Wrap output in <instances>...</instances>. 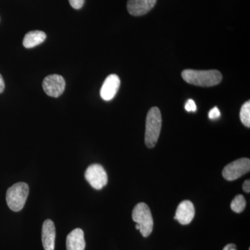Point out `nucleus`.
I'll return each instance as SVG.
<instances>
[{"mask_svg":"<svg viewBox=\"0 0 250 250\" xmlns=\"http://www.w3.org/2000/svg\"><path fill=\"white\" fill-rule=\"evenodd\" d=\"M240 118L242 123L247 126H250V102L248 101L245 103L241 107L240 112Z\"/></svg>","mask_w":250,"mask_h":250,"instance_id":"15","label":"nucleus"},{"mask_svg":"<svg viewBox=\"0 0 250 250\" xmlns=\"http://www.w3.org/2000/svg\"><path fill=\"white\" fill-rule=\"evenodd\" d=\"M156 0H128L127 10L134 16L147 14L155 6Z\"/></svg>","mask_w":250,"mask_h":250,"instance_id":"10","label":"nucleus"},{"mask_svg":"<svg viewBox=\"0 0 250 250\" xmlns=\"http://www.w3.org/2000/svg\"><path fill=\"white\" fill-rule=\"evenodd\" d=\"M220 115H221V113H220V110L215 106V107L212 108L208 113V118L210 120H217L220 118Z\"/></svg>","mask_w":250,"mask_h":250,"instance_id":"16","label":"nucleus"},{"mask_svg":"<svg viewBox=\"0 0 250 250\" xmlns=\"http://www.w3.org/2000/svg\"><path fill=\"white\" fill-rule=\"evenodd\" d=\"M250 170V160L248 158L238 159L225 166L223 169L224 178L233 181L248 173Z\"/></svg>","mask_w":250,"mask_h":250,"instance_id":"6","label":"nucleus"},{"mask_svg":"<svg viewBox=\"0 0 250 250\" xmlns=\"http://www.w3.org/2000/svg\"><path fill=\"white\" fill-rule=\"evenodd\" d=\"M45 33L41 31H29L23 39V45L25 48L30 49L39 45L45 41Z\"/></svg>","mask_w":250,"mask_h":250,"instance_id":"13","label":"nucleus"},{"mask_svg":"<svg viewBox=\"0 0 250 250\" xmlns=\"http://www.w3.org/2000/svg\"><path fill=\"white\" fill-rule=\"evenodd\" d=\"M243 188L245 192L249 193L250 192V181L249 179H248V180H246V182H244V184H243Z\"/></svg>","mask_w":250,"mask_h":250,"instance_id":"19","label":"nucleus"},{"mask_svg":"<svg viewBox=\"0 0 250 250\" xmlns=\"http://www.w3.org/2000/svg\"><path fill=\"white\" fill-rule=\"evenodd\" d=\"M223 250H237L236 246L234 244H228L224 248Z\"/></svg>","mask_w":250,"mask_h":250,"instance_id":"21","label":"nucleus"},{"mask_svg":"<svg viewBox=\"0 0 250 250\" xmlns=\"http://www.w3.org/2000/svg\"><path fill=\"white\" fill-rule=\"evenodd\" d=\"M42 88L45 93L49 96L58 98L62 95L65 90V80L61 75H49L44 79Z\"/></svg>","mask_w":250,"mask_h":250,"instance_id":"7","label":"nucleus"},{"mask_svg":"<svg viewBox=\"0 0 250 250\" xmlns=\"http://www.w3.org/2000/svg\"><path fill=\"white\" fill-rule=\"evenodd\" d=\"M246 207V200L242 195H238L234 197L231 203V208L236 213H241Z\"/></svg>","mask_w":250,"mask_h":250,"instance_id":"14","label":"nucleus"},{"mask_svg":"<svg viewBox=\"0 0 250 250\" xmlns=\"http://www.w3.org/2000/svg\"><path fill=\"white\" fill-rule=\"evenodd\" d=\"M133 220L139 226V231L143 237H148L152 232L154 221L151 210L146 204L139 203L134 207Z\"/></svg>","mask_w":250,"mask_h":250,"instance_id":"4","label":"nucleus"},{"mask_svg":"<svg viewBox=\"0 0 250 250\" xmlns=\"http://www.w3.org/2000/svg\"><path fill=\"white\" fill-rule=\"evenodd\" d=\"M185 109L188 112H195L197 111L196 104L192 100H188L186 104Z\"/></svg>","mask_w":250,"mask_h":250,"instance_id":"17","label":"nucleus"},{"mask_svg":"<svg viewBox=\"0 0 250 250\" xmlns=\"http://www.w3.org/2000/svg\"><path fill=\"white\" fill-rule=\"evenodd\" d=\"M121 85V80L115 74L108 75L100 90V96L105 101H110L116 96Z\"/></svg>","mask_w":250,"mask_h":250,"instance_id":"8","label":"nucleus"},{"mask_svg":"<svg viewBox=\"0 0 250 250\" xmlns=\"http://www.w3.org/2000/svg\"></svg>","mask_w":250,"mask_h":250,"instance_id":"22","label":"nucleus"},{"mask_svg":"<svg viewBox=\"0 0 250 250\" xmlns=\"http://www.w3.org/2000/svg\"><path fill=\"white\" fill-rule=\"evenodd\" d=\"M195 213L193 204L189 200H184L177 207L174 219L182 225H188L193 220Z\"/></svg>","mask_w":250,"mask_h":250,"instance_id":"9","label":"nucleus"},{"mask_svg":"<svg viewBox=\"0 0 250 250\" xmlns=\"http://www.w3.org/2000/svg\"><path fill=\"white\" fill-rule=\"evenodd\" d=\"M85 242L83 230L80 228L72 230L66 238L67 250H84Z\"/></svg>","mask_w":250,"mask_h":250,"instance_id":"12","label":"nucleus"},{"mask_svg":"<svg viewBox=\"0 0 250 250\" xmlns=\"http://www.w3.org/2000/svg\"><path fill=\"white\" fill-rule=\"evenodd\" d=\"M85 178L93 188L100 190L107 184L108 176L104 167L99 164H93L86 169Z\"/></svg>","mask_w":250,"mask_h":250,"instance_id":"5","label":"nucleus"},{"mask_svg":"<svg viewBox=\"0 0 250 250\" xmlns=\"http://www.w3.org/2000/svg\"><path fill=\"white\" fill-rule=\"evenodd\" d=\"M4 88L5 83L4 79H3L2 76H1V74H0V93H1L4 91Z\"/></svg>","mask_w":250,"mask_h":250,"instance_id":"20","label":"nucleus"},{"mask_svg":"<svg viewBox=\"0 0 250 250\" xmlns=\"http://www.w3.org/2000/svg\"><path fill=\"white\" fill-rule=\"evenodd\" d=\"M85 0H69L70 5L75 9H80L84 4Z\"/></svg>","mask_w":250,"mask_h":250,"instance_id":"18","label":"nucleus"},{"mask_svg":"<svg viewBox=\"0 0 250 250\" xmlns=\"http://www.w3.org/2000/svg\"><path fill=\"white\" fill-rule=\"evenodd\" d=\"M29 187L24 182L15 184L8 189L6 192V203L13 211H20L22 209L28 195H29Z\"/></svg>","mask_w":250,"mask_h":250,"instance_id":"3","label":"nucleus"},{"mask_svg":"<svg viewBox=\"0 0 250 250\" xmlns=\"http://www.w3.org/2000/svg\"><path fill=\"white\" fill-rule=\"evenodd\" d=\"M56 229L53 222L46 220L42 225V242L45 250H54L55 248Z\"/></svg>","mask_w":250,"mask_h":250,"instance_id":"11","label":"nucleus"},{"mask_svg":"<svg viewBox=\"0 0 250 250\" xmlns=\"http://www.w3.org/2000/svg\"><path fill=\"white\" fill-rule=\"evenodd\" d=\"M162 126V118L160 110L153 107L149 110L146 118V136L145 141L147 147L152 148L156 146L160 136Z\"/></svg>","mask_w":250,"mask_h":250,"instance_id":"2","label":"nucleus"},{"mask_svg":"<svg viewBox=\"0 0 250 250\" xmlns=\"http://www.w3.org/2000/svg\"><path fill=\"white\" fill-rule=\"evenodd\" d=\"M182 76L187 83L202 87L214 86L223 80L222 74L215 70H185L182 72Z\"/></svg>","mask_w":250,"mask_h":250,"instance_id":"1","label":"nucleus"}]
</instances>
